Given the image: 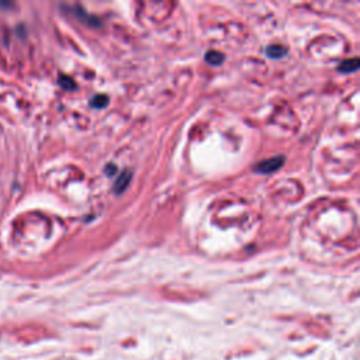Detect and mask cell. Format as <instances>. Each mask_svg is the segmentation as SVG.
<instances>
[{"instance_id":"obj_1","label":"cell","mask_w":360,"mask_h":360,"mask_svg":"<svg viewBox=\"0 0 360 360\" xmlns=\"http://www.w3.org/2000/svg\"><path fill=\"white\" fill-rule=\"evenodd\" d=\"M284 163V157H276L268 159V160H263L262 163H259L256 166V170L260 173H271V172H276L277 169H280Z\"/></svg>"},{"instance_id":"obj_2","label":"cell","mask_w":360,"mask_h":360,"mask_svg":"<svg viewBox=\"0 0 360 360\" xmlns=\"http://www.w3.org/2000/svg\"><path fill=\"white\" fill-rule=\"evenodd\" d=\"M130 180H131V172L130 170H125L124 173L120 175V178L118 180L115 181V184H114V190L117 194H120V193H123L125 189H127V186L130 184Z\"/></svg>"},{"instance_id":"obj_3","label":"cell","mask_w":360,"mask_h":360,"mask_svg":"<svg viewBox=\"0 0 360 360\" xmlns=\"http://www.w3.org/2000/svg\"><path fill=\"white\" fill-rule=\"evenodd\" d=\"M359 59L358 58H352V59H346V61H343L338 69L340 70V72H345V73H349V72H355L358 68H359Z\"/></svg>"},{"instance_id":"obj_4","label":"cell","mask_w":360,"mask_h":360,"mask_svg":"<svg viewBox=\"0 0 360 360\" xmlns=\"http://www.w3.org/2000/svg\"><path fill=\"white\" fill-rule=\"evenodd\" d=\"M266 54L269 58H274V59H277V58H283V56L287 54V49L284 48V46H281V45H270L269 48L266 49Z\"/></svg>"},{"instance_id":"obj_5","label":"cell","mask_w":360,"mask_h":360,"mask_svg":"<svg viewBox=\"0 0 360 360\" xmlns=\"http://www.w3.org/2000/svg\"><path fill=\"white\" fill-rule=\"evenodd\" d=\"M205 61H207L208 64H211V65H220V64H223V61H224V55L220 54V52H217V51H210V52H207V55H205Z\"/></svg>"},{"instance_id":"obj_6","label":"cell","mask_w":360,"mask_h":360,"mask_svg":"<svg viewBox=\"0 0 360 360\" xmlns=\"http://www.w3.org/2000/svg\"><path fill=\"white\" fill-rule=\"evenodd\" d=\"M107 104H109V99H107L106 96H101V94L96 96V97L91 100V106H93V107H97V109L106 107Z\"/></svg>"},{"instance_id":"obj_7","label":"cell","mask_w":360,"mask_h":360,"mask_svg":"<svg viewBox=\"0 0 360 360\" xmlns=\"http://www.w3.org/2000/svg\"><path fill=\"white\" fill-rule=\"evenodd\" d=\"M61 85H62L64 88H67V89H72V88H75V83H73V82H70L69 78H61Z\"/></svg>"}]
</instances>
